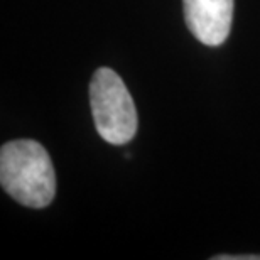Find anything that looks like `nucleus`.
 I'll use <instances>...</instances> for the list:
<instances>
[{
    "instance_id": "f03ea898",
    "label": "nucleus",
    "mask_w": 260,
    "mask_h": 260,
    "mask_svg": "<svg viewBox=\"0 0 260 260\" xmlns=\"http://www.w3.org/2000/svg\"><path fill=\"white\" fill-rule=\"evenodd\" d=\"M90 103L96 132L113 145H123L137 132V110L125 83L110 68L95 71L90 83Z\"/></svg>"
},
{
    "instance_id": "f257e3e1",
    "label": "nucleus",
    "mask_w": 260,
    "mask_h": 260,
    "mask_svg": "<svg viewBox=\"0 0 260 260\" xmlns=\"http://www.w3.org/2000/svg\"><path fill=\"white\" fill-rule=\"evenodd\" d=\"M0 183L20 205H51L56 194V174L48 150L25 139L5 144L0 150Z\"/></svg>"
},
{
    "instance_id": "20e7f679",
    "label": "nucleus",
    "mask_w": 260,
    "mask_h": 260,
    "mask_svg": "<svg viewBox=\"0 0 260 260\" xmlns=\"http://www.w3.org/2000/svg\"><path fill=\"white\" fill-rule=\"evenodd\" d=\"M215 260H260V255H216Z\"/></svg>"
},
{
    "instance_id": "7ed1b4c3",
    "label": "nucleus",
    "mask_w": 260,
    "mask_h": 260,
    "mask_svg": "<svg viewBox=\"0 0 260 260\" xmlns=\"http://www.w3.org/2000/svg\"><path fill=\"white\" fill-rule=\"evenodd\" d=\"M233 5V0H184L186 24L203 44L220 46L230 34Z\"/></svg>"
}]
</instances>
